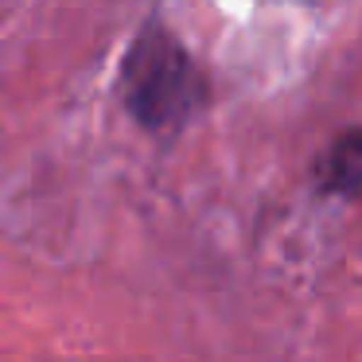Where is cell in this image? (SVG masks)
<instances>
[{
    "label": "cell",
    "mask_w": 362,
    "mask_h": 362,
    "mask_svg": "<svg viewBox=\"0 0 362 362\" xmlns=\"http://www.w3.org/2000/svg\"><path fill=\"white\" fill-rule=\"evenodd\" d=\"M117 98L144 133L175 136L206 110L211 78L187 43L160 16H148L121 55Z\"/></svg>",
    "instance_id": "6da1fadb"
},
{
    "label": "cell",
    "mask_w": 362,
    "mask_h": 362,
    "mask_svg": "<svg viewBox=\"0 0 362 362\" xmlns=\"http://www.w3.org/2000/svg\"><path fill=\"white\" fill-rule=\"evenodd\" d=\"M315 187L331 199L362 195V125L339 133L315 164Z\"/></svg>",
    "instance_id": "7a4b0ae2"
}]
</instances>
